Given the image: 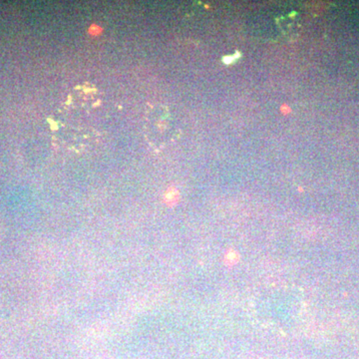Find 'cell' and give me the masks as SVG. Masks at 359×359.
Wrapping results in <instances>:
<instances>
[{
  "label": "cell",
  "instance_id": "6da1fadb",
  "mask_svg": "<svg viewBox=\"0 0 359 359\" xmlns=\"http://www.w3.org/2000/svg\"><path fill=\"white\" fill-rule=\"evenodd\" d=\"M100 105V100L96 98V92L77 88L69 94L67 101L63 104L62 119L59 121L60 127L74 125L65 130V133L70 132L71 139L74 141L89 140L95 132V109ZM59 128V127H57ZM62 132V134H63ZM94 138V137H93Z\"/></svg>",
  "mask_w": 359,
  "mask_h": 359
},
{
  "label": "cell",
  "instance_id": "7a4b0ae2",
  "mask_svg": "<svg viewBox=\"0 0 359 359\" xmlns=\"http://www.w3.org/2000/svg\"><path fill=\"white\" fill-rule=\"evenodd\" d=\"M146 136L154 148L162 149L173 143L179 129L175 118L166 106L151 107L146 115Z\"/></svg>",
  "mask_w": 359,
  "mask_h": 359
}]
</instances>
